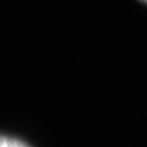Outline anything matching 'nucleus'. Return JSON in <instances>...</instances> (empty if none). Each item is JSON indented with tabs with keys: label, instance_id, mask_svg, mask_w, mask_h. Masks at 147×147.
Wrapping results in <instances>:
<instances>
[{
	"label": "nucleus",
	"instance_id": "f03ea898",
	"mask_svg": "<svg viewBox=\"0 0 147 147\" xmlns=\"http://www.w3.org/2000/svg\"><path fill=\"white\" fill-rule=\"evenodd\" d=\"M140 1H142V2H145V3H147V0H140Z\"/></svg>",
	"mask_w": 147,
	"mask_h": 147
},
{
	"label": "nucleus",
	"instance_id": "f257e3e1",
	"mask_svg": "<svg viewBox=\"0 0 147 147\" xmlns=\"http://www.w3.org/2000/svg\"><path fill=\"white\" fill-rule=\"evenodd\" d=\"M0 147H30V146H28L26 143L20 142L18 140L3 137L1 139V146Z\"/></svg>",
	"mask_w": 147,
	"mask_h": 147
}]
</instances>
